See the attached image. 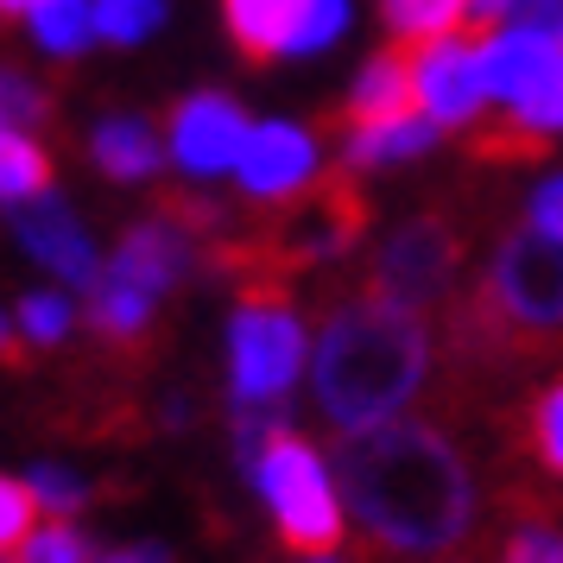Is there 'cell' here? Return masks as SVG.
Instances as JSON below:
<instances>
[{
    "instance_id": "1",
    "label": "cell",
    "mask_w": 563,
    "mask_h": 563,
    "mask_svg": "<svg viewBox=\"0 0 563 563\" xmlns=\"http://www.w3.org/2000/svg\"><path fill=\"white\" fill-rule=\"evenodd\" d=\"M335 487L361 519L367 544L393 558L456 551L475 526V475L443 418H399L380 431L342 437Z\"/></svg>"
},
{
    "instance_id": "2",
    "label": "cell",
    "mask_w": 563,
    "mask_h": 563,
    "mask_svg": "<svg viewBox=\"0 0 563 563\" xmlns=\"http://www.w3.org/2000/svg\"><path fill=\"white\" fill-rule=\"evenodd\" d=\"M431 386V335L418 310L374 291H349L317 342V406L349 437L399 424V411Z\"/></svg>"
},
{
    "instance_id": "3",
    "label": "cell",
    "mask_w": 563,
    "mask_h": 563,
    "mask_svg": "<svg viewBox=\"0 0 563 563\" xmlns=\"http://www.w3.org/2000/svg\"><path fill=\"white\" fill-rule=\"evenodd\" d=\"M254 482L291 551L323 558V551L342 544V487H335V475L323 468V456L310 450L305 437H291V431L266 437V450L254 456Z\"/></svg>"
},
{
    "instance_id": "4",
    "label": "cell",
    "mask_w": 563,
    "mask_h": 563,
    "mask_svg": "<svg viewBox=\"0 0 563 563\" xmlns=\"http://www.w3.org/2000/svg\"><path fill=\"white\" fill-rule=\"evenodd\" d=\"M305 367V323L285 298H241L229 323V386L241 411L279 406Z\"/></svg>"
},
{
    "instance_id": "5",
    "label": "cell",
    "mask_w": 563,
    "mask_h": 563,
    "mask_svg": "<svg viewBox=\"0 0 563 563\" xmlns=\"http://www.w3.org/2000/svg\"><path fill=\"white\" fill-rule=\"evenodd\" d=\"M462 254H468V241H462V229L450 216H411L406 229L386 234V247H380V260H374V273H367L361 291H374L386 305L424 317L456 285Z\"/></svg>"
},
{
    "instance_id": "6",
    "label": "cell",
    "mask_w": 563,
    "mask_h": 563,
    "mask_svg": "<svg viewBox=\"0 0 563 563\" xmlns=\"http://www.w3.org/2000/svg\"><path fill=\"white\" fill-rule=\"evenodd\" d=\"M482 291L500 305L512 330L544 349V335H563V241L538 229H519L500 241Z\"/></svg>"
},
{
    "instance_id": "7",
    "label": "cell",
    "mask_w": 563,
    "mask_h": 563,
    "mask_svg": "<svg viewBox=\"0 0 563 563\" xmlns=\"http://www.w3.org/2000/svg\"><path fill=\"white\" fill-rule=\"evenodd\" d=\"M361 222H367V203H361L355 184L349 178H317L298 203H285L279 216L254 234V247L291 279V273H305V266H317V260L342 254V247L361 234Z\"/></svg>"
},
{
    "instance_id": "8",
    "label": "cell",
    "mask_w": 563,
    "mask_h": 563,
    "mask_svg": "<svg viewBox=\"0 0 563 563\" xmlns=\"http://www.w3.org/2000/svg\"><path fill=\"white\" fill-rule=\"evenodd\" d=\"M411 96L437 128H462L475 121L487 102L482 82V45L475 38H431L411 52Z\"/></svg>"
},
{
    "instance_id": "9",
    "label": "cell",
    "mask_w": 563,
    "mask_h": 563,
    "mask_svg": "<svg viewBox=\"0 0 563 563\" xmlns=\"http://www.w3.org/2000/svg\"><path fill=\"white\" fill-rule=\"evenodd\" d=\"M241 190L254 203H298L310 184H317V140L298 121H260L241 146Z\"/></svg>"
},
{
    "instance_id": "10",
    "label": "cell",
    "mask_w": 563,
    "mask_h": 563,
    "mask_svg": "<svg viewBox=\"0 0 563 563\" xmlns=\"http://www.w3.org/2000/svg\"><path fill=\"white\" fill-rule=\"evenodd\" d=\"M247 133H254L247 114H241L229 96L203 89V96L178 102V114H172V158H178L190 178H216V172H234V165H241Z\"/></svg>"
},
{
    "instance_id": "11",
    "label": "cell",
    "mask_w": 563,
    "mask_h": 563,
    "mask_svg": "<svg viewBox=\"0 0 563 563\" xmlns=\"http://www.w3.org/2000/svg\"><path fill=\"white\" fill-rule=\"evenodd\" d=\"M558 70V32H538V26H500L482 38V82H487V102H507L519 108L538 82Z\"/></svg>"
},
{
    "instance_id": "12",
    "label": "cell",
    "mask_w": 563,
    "mask_h": 563,
    "mask_svg": "<svg viewBox=\"0 0 563 563\" xmlns=\"http://www.w3.org/2000/svg\"><path fill=\"white\" fill-rule=\"evenodd\" d=\"M20 241H26V254L32 260H45L57 279H70V285H96V247H89V234H82V222L70 216V209L57 203V197H32L26 209H20Z\"/></svg>"
},
{
    "instance_id": "13",
    "label": "cell",
    "mask_w": 563,
    "mask_h": 563,
    "mask_svg": "<svg viewBox=\"0 0 563 563\" xmlns=\"http://www.w3.org/2000/svg\"><path fill=\"white\" fill-rule=\"evenodd\" d=\"M114 279L140 285V291H172L184 273V222H165V216H153V222H140V229L114 247V266H108Z\"/></svg>"
},
{
    "instance_id": "14",
    "label": "cell",
    "mask_w": 563,
    "mask_h": 563,
    "mask_svg": "<svg viewBox=\"0 0 563 563\" xmlns=\"http://www.w3.org/2000/svg\"><path fill=\"white\" fill-rule=\"evenodd\" d=\"M411 57L399 52H386L374 57L367 70L355 77V89H349V128H380V121H399V114H411Z\"/></svg>"
},
{
    "instance_id": "15",
    "label": "cell",
    "mask_w": 563,
    "mask_h": 563,
    "mask_svg": "<svg viewBox=\"0 0 563 563\" xmlns=\"http://www.w3.org/2000/svg\"><path fill=\"white\" fill-rule=\"evenodd\" d=\"M437 121L424 108H411L399 121H380V128H349V165L374 172V165H399V158H418L437 146Z\"/></svg>"
},
{
    "instance_id": "16",
    "label": "cell",
    "mask_w": 563,
    "mask_h": 563,
    "mask_svg": "<svg viewBox=\"0 0 563 563\" xmlns=\"http://www.w3.org/2000/svg\"><path fill=\"white\" fill-rule=\"evenodd\" d=\"M298 7H305V0H222L234 45L254 57V64H266V57H279L285 45H291Z\"/></svg>"
},
{
    "instance_id": "17",
    "label": "cell",
    "mask_w": 563,
    "mask_h": 563,
    "mask_svg": "<svg viewBox=\"0 0 563 563\" xmlns=\"http://www.w3.org/2000/svg\"><path fill=\"white\" fill-rule=\"evenodd\" d=\"M89 153H96V165L108 178H146V172H158V140L140 114H108L96 128V140H89Z\"/></svg>"
},
{
    "instance_id": "18",
    "label": "cell",
    "mask_w": 563,
    "mask_h": 563,
    "mask_svg": "<svg viewBox=\"0 0 563 563\" xmlns=\"http://www.w3.org/2000/svg\"><path fill=\"white\" fill-rule=\"evenodd\" d=\"M512 462H532L538 475L563 482V380H551L532 406L519 411V456Z\"/></svg>"
},
{
    "instance_id": "19",
    "label": "cell",
    "mask_w": 563,
    "mask_h": 563,
    "mask_svg": "<svg viewBox=\"0 0 563 563\" xmlns=\"http://www.w3.org/2000/svg\"><path fill=\"white\" fill-rule=\"evenodd\" d=\"M45 184H52L45 146H32L26 133L0 128V203H32V197H45Z\"/></svg>"
},
{
    "instance_id": "20",
    "label": "cell",
    "mask_w": 563,
    "mask_h": 563,
    "mask_svg": "<svg viewBox=\"0 0 563 563\" xmlns=\"http://www.w3.org/2000/svg\"><path fill=\"white\" fill-rule=\"evenodd\" d=\"M153 291H140V285L114 279V273H102L96 279V330L114 335V342H133V335H146V323H153Z\"/></svg>"
},
{
    "instance_id": "21",
    "label": "cell",
    "mask_w": 563,
    "mask_h": 563,
    "mask_svg": "<svg viewBox=\"0 0 563 563\" xmlns=\"http://www.w3.org/2000/svg\"><path fill=\"white\" fill-rule=\"evenodd\" d=\"M386 26L411 38V45H431V38H456V26L468 20L475 0H380Z\"/></svg>"
},
{
    "instance_id": "22",
    "label": "cell",
    "mask_w": 563,
    "mask_h": 563,
    "mask_svg": "<svg viewBox=\"0 0 563 563\" xmlns=\"http://www.w3.org/2000/svg\"><path fill=\"white\" fill-rule=\"evenodd\" d=\"M32 32L52 57H77L96 38V0H45L32 13Z\"/></svg>"
},
{
    "instance_id": "23",
    "label": "cell",
    "mask_w": 563,
    "mask_h": 563,
    "mask_svg": "<svg viewBox=\"0 0 563 563\" xmlns=\"http://www.w3.org/2000/svg\"><path fill=\"white\" fill-rule=\"evenodd\" d=\"M342 32H349V0H305V7H298V26H291V45H285V57L330 52Z\"/></svg>"
},
{
    "instance_id": "24",
    "label": "cell",
    "mask_w": 563,
    "mask_h": 563,
    "mask_svg": "<svg viewBox=\"0 0 563 563\" xmlns=\"http://www.w3.org/2000/svg\"><path fill=\"white\" fill-rule=\"evenodd\" d=\"M165 20V0H96V32L114 45H140Z\"/></svg>"
},
{
    "instance_id": "25",
    "label": "cell",
    "mask_w": 563,
    "mask_h": 563,
    "mask_svg": "<svg viewBox=\"0 0 563 563\" xmlns=\"http://www.w3.org/2000/svg\"><path fill=\"white\" fill-rule=\"evenodd\" d=\"M20 563H89V551H82V532H77V526L52 519V526H38V532L20 544Z\"/></svg>"
},
{
    "instance_id": "26",
    "label": "cell",
    "mask_w": 563,
    "mask_h": 563,
    "mask_svg": "<svg viewBox=\"0 0 563 563\" xmlns=\"http://www.w3.org/2000/svg\"><path fill=\"white\" fill-rule=\"evenodd\" d=\"M32 526H38V500H32V487H20V482L0 475V551L26 544Z\"/></svg>"
},
{
    "instance_id": "27",
    "label": "cell",
    "mask_w": 563,
    "mask_h": 563,
    "mask_svg": "<svg viewBox=\"0 0 563 563\" xmlns=\"http://www.w3.org/2000/svg\"><path fill=\"white\" fill-rule=\"evenodd\" d=\"M20 330H26L32 342H64V330H70V305L52 298V291H32V298H20Z\"/></svg>"
},
{
    "instance_id": "28",
    "label": "cell",
    "mask_w": 563,
    "mask_h": 563,
    "mask_svg": "<svg viewBox=\"0 0 563 563\" xmlns=\"http://www.w3.org/2000/svg\"><path fill=\"white\" fill-rule=\"evenodd\" d=\"M507 563H563V532L551 519H538V526H519L507 538Z\"/></svg>"
},
{
    "instance_id": "29",
    "label": "cell",
    "mask_w": 563,
    "mask_h": 563,
    "mask_svg": "<svg viewBox=\"0 0 563 563\" xmlns=\"http://www.w3.org/2000/svg\"><path fill=\"white\" fill-rule=\"evenodd\" d=\"M45 114V96L32 89L26 77H13V70H0V128L20 133V121H38Z\"/></svg>"
},
{
    "instance_id": "30",
    "label": "cell",
    "mask_w": 563,
    "mask_h": 563,
    "mask_svg": "<svg viewBox=\"0 0 563 563\" xmlns=\"http://www.w3.org/2000/svg\"><path fill=\"white\" fill-rule=\"evenodd\" d=\"M32 500H38V507H52L57 519H64V512L82 507V482H77V475H64V468H38V475H32Z\"/></svg>"
},
{
    "instance_id": "31",
    "label": "cell",
    "mask_w": 563,
    "mask_h": 563,
    "mask_svg": "<svg viewBox=\"0 0 563 563\" xmlns=\"http://www.w3.org/2000/svg\"><path fill=\"white\" fill-rule=\"evenodd\" d=\"M532 229L551 234V241H563V178H544L532 190Z\"/></svg>"
},
{
    "instance_id": "32",
    "label": "cell",
    "mask_w": 563,
    "mask_h": 563,
    "mask_svg": "<svg viewBox=\"0 0 563 563\" xmlns=\"http://www.w3.org/2000/svg\"><path fill=\"white\" fill-rule=\"evenodd\" d=\"M96 563H165V551H158V544H128V551H108V558H96Z\"/></svg>"
},
{
    "instance_id": "33",
    "label": "cell",
    "mask_w": 563,
    "mask_h": 563,
    "mask_svg": "<svg viewBox=\"0 0 563 563\" xmlns=\"http://www.w3.org/2000/svg\"><path fill=\"white\" fill-rule=\"evenodd\" d=\"M45 0H0V20H13V13H38Z\"/></svg>"
},
{
    "instance_id": "34",
    "label": "cell",
    "mask_w": 563,
    "mask_h": 563,
    "mask_svg": "<svg viewBox=\"0 0 563 563\" xmlns=\"http://www.w3.org/2000/svg\"><path fill=\"white\" fill-rule=\"evenodd\" d=\"M0 361H20V355H13V335H7V323H0Z\"/></svg>"
},
{
    "instance_id": "35",
    "label": "cell",
    "mask_w": 563,
    "mask_h": 563,
    "mask_svg": "<svg viewBox=\"0 0 563 563\" xmlns=\"http://www.w3.org/2000/svg\"><path fill=\"white\" fill-rule=\"evenodd\" d=\"M558 64H563V32H558Z\"/></svg>"
},
{
    "instance_id": "36",
    "label": "cell",
    "mask_w": 563,
    "mask_h": 563,
    "mask_svg": "<svg viewBox=\"0 0 563 563\" xmlns=\"http://www.w3.org/2000/svg\"><path fill=\"white\" fill-rule=\"evenodd\" d=\"M0 563H7V558H0Z\"/></svg>"
}]
</instances>
